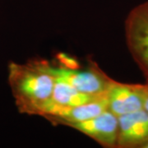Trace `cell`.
Listing matches in <instances>:
<instances>
[{
	"label": "cell",
	"instance_id": "6da1fadb",
	"mask_svg": "<svg viewBox=\"0 0 148 148\" xmlns=\"http://www.w3.org/2000/svg\"><path fill=\"white\" fill-rule=\"evenodd\" d=\"M8 83L18 111L41 116L51 99L55 77L52 65L44 59H32L26 64L11 62Z\"/></svg>",
	"mask_w": 148,
	"mask_h": 148
},
{
	"label": "cell",
	"instance_id": "7a4b0ae2",
	"mask_svg": "<svg viewBox=\"0 0 148 148\" xmlns=\"http://www.w3.org/2000/svg\"><path fill=\"white\" fill-rule=\"evenodd\" d=\"M124 32L129 53L148 84V1L129 12L124 23Z\"/></svg>",
	"mask_w": 148,
	"mask_h": 148
},
{
	"label": "cell",
	"instance_id": "3957f363",
	"mask_svg": "<svg viewBox=\"0 0 148 148\" xmlns=\"http://www.w3.org/2000/svg\"><path fill=\"white\" fill-rule=\"evenodd\" d=\"M52 71L55 78L69 83L81 92L91 95L106 93L112 81L95 63L85 69L74 68L69 64L52 66Z\"/></svg>",
	"mask_w": 148,
	"mask_h": 148
},
{
	"label": "cell",
	"instance_id": "277c9868",
	"mask_svg": "<svg viewBox=\"0 0 148 148\" xmlns=\"http://www.w3.org/2000/svg\"><path fill=\"white\" fill-rule=\"evenodd\" d=\"M69 127L82 132L105 147H117L119 119L109 110L94 118L75 123Z\"/></svg>",
	"mask_w": 148,
	"mask_h": 148
},
{
	"label": "cell",
	"instance_id": "5b68a950",
	"mask_svg": "<svg viewBox=\"0 0 148 148\" xmlns=\"http://www.w3.org/2000/svg\"><path fill=\"white\" fill-rule=\"evenodd\" d=\"M117 147L144 148L148 143V113L145 110L118 117Z\"/></svg>",
	"mask_w": 148,
	"mask_h": 148
},
{
	"label": "cell",
	"instance_id": "8992f818",
	"mask_svg": "<svg viewBox=\"0 0 148 148\" xmlns=\"http://www.w3.org/2000/svg\"><path fill=\"white\" fill-rule=\"evenodd\" d=\"M108 110L117 117L143 109L141 84L122 83L112 79L106 90Z\"/></svg>",
	"mask_w": 148,
	"mask_h": 148
},
{
	"label": "cell",
	"instance_id": "52a82bcc",
	"mask_svg": "<svg viewBox=\"0 0 148 148\" xmlns=\"http://www.w3.org/2000/svg\"><path fill=\"white\" fill-rule=\"evenodd\" d=\"M104 95H106V93L101 95H91L81 92L69 83L55 78L51 99L49 101L41 116L45 118L48 115H51L60 109L83 105L95 101Z\"/></svg>",
	"mask_w": 148,
	"mask_h": 148
},
{
	"label": "cell",
	"instance_id": "ba28073f",
	"mask_svg": "<svg viewBox=\"0 0 148 148\" xmlns=\"http://www.w3.org/2000/svg\"><path fill=\"white\" fill-rule=\"evenodd\" d=\"M108 110V103L106 95L83 105L57 110L51 115L45 117L53 124L69 126L75 123L85 121L99 115Z\"/></svg>",
	"mask_w": 148,
	"mask_h": 148
},
{
	"label": "cell",
	"instance_id": "9c48e42d",
	"mask_svg": "<svg viewBox=\"0 0 148 148\" xmlns=\"http://www.w3.org/2000/svg\"><path fill=\"white\" fill-rule=\"evenodd\" d=\"M141 91L143 95V110L148 113V84H141Z\"/></svg>",
	"mask_w": 148,
	"mask_h": 148
},
{
	"label": "cell",
	"instance_id": "30bf717a",
	"mask_svg": "<svg viewBox=\"0 0 148 148\" xmlns=\"http://www.w3.org/2000/svg\"><path fill=\"white\" fill-rule=\"evenodd\" d=\"M144 148H148V143L146 145V146H145V147H144Z\"/></svg>",
	"mask_w": 148,
	"mask_h": 148
}]
</instances>
